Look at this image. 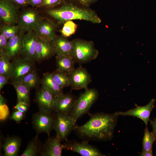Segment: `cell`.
Listing matches in <instances>:
<instances>
[{
  "label": "cell",
  "instance_id": "1",
  "mask_svg": "<svg viewBox=\"0 0 156 156\" xmlns=\"http://www.w3.org/2000/svg\"><path fill=\"white\" fill-rule=\"evenodd\" d=\"M118 116L99 113L91 115L85 124L76 126L74 130L83 140L107 141L112 138Z\"/></svg>",
  "mask_w": 156,
  "mask_h": 156
},
{
  "label": "cell",
  "instance_id": "2",
  "mask_svg": "<svg viewBox=\"0 0 156 156\" xmlns=\"http://www.w3.org/2000/svg\"><path fill=\"white\" fill-rule=\"evenodd\" d=\"M47 14L59 24L69 20H83L94 24L101 23L96 12L90 7L71 0H63L58 5L46 10Z\"/></svg>",
  "mask_w": 156,
  "mask_h": 156
},
{
  "label": "cell",
  "instance_id": "3",
  "mask_svg": "<svg viewBox=\"0 0 156 156\" xmlns=\"http://www.w3.org/2000/svg\"><path fill=\"white\" fill-rule=\"evenodd\" d=\"M72 56L75 62L84 63L95 59L99 52L92 41L77 38L72 40Z\"/></svg>",
  "mask_w": 156,
  "mask_h": 156
},
{
  "label": "cell",
  "instance_id": "4",
  "mask_svg": "<svg viewBox=\"0 0 156 156\" xmlns=\"http://www.w3.org/2000/svg\"><path fill=\"white\" fill-rule=\"evenodd\" d=\"M99 97V93L94 88H87L76 99L69 115L77 120L87 113Z\"/></svg>",
  "mask_w": 156,
  "mask_h": 156
},
{
  "label": "cell",
  "instance_id": "5",
  "mask_svg": "<svg viewBox=\"0 0 156 156\" xmlns=\"http://www.w3.org/2000/svg\"><path fill=\"white\" fill-rule=\"evenodd\" d=\"M55 118L54 112L39 110L34 114L31 123L37 134L44 133L49 137L51 131L54 129Z\"/></svg>",
  "mask_w": 156,
  "mask_h": 156
},
{
  "label": "cell",
  "instance_id": "6",
  "mask_svg": "<svg viewBox=\"0 0 156 156\" xmlns=\"http://www.w3.org/2000/svg\"><path fill=\"white\" fill-rule=\"evenodd\" d=\"M55 114L54 129L56 132V137L61 142L66 141L69 135L76 126L77 121L69 114Z\"/></svg>",
  "mask_w": 156,
  "mask_h": 156
},
{
  "label": "cell",
  "instance_id": "7",
  "mask_svg": "<svg viewBox=\"0 0 156 156\" xmlns=\"http://www.w3.org/2000/svg\"><path fill=\"white\" fill-rule=\"evenodd\" d=\"M35 61L19 56L11 62L10 79L12 81H20L25 76L36 69Z\"/></svg>",
  "mask_w": 156,
  "mask_h": 156
},
{
  "label": "cell",
  "instance_id": "8",
  "mask_svg": "<svg viewBox=\"0 0 156 156\" xmlns=\"http://www.w3.org/2000/svg\"><path fill=\"white\" fill-rule=\"evenodd\" d=\"M63 144L64 149L77 153L82 156H105L96 147L90 144L87 141L67 140Z\"/></svg>",
  "mask_w": 156,
  "mask_h": 156
},
{
  "label": "cell",
  "instance_id": "9",
  "mask_svg": "<svg viewBox=\"0 0 156 156\" xmlns=\"http://www.w3.org/2000/svg\"><path fill=\"white\" fill-rule=\"evenodd\" d=\"M42 18L38 13L31 8L23 11L18 17L17 25L24 31L34 30Z\"/></svg>",
  "mask_w": 156,
  "mask_h": 156
},
{
  "label": "cell",
  "instance_id": "10",
  "mask_svg": "<svg viewBox=\"0 0 156 156\" xmlns=\"http://www.w3.org/2000/svg\"><path fill=\"white\" fill-rule=\"evenodd\" d=\"M70 86L73 90L87 89L91 82L90 75L87 70L81 66L75 69L69 75Z\"/></svg>",
  "mask_w": 156,
  "mask_h": 156
},
{
  "label": "cell",
  "instance_id": "11",
  "mask_svg": "<svg viewBox=\"0 0 156 156\" xmlns=\"http://www.w3.org/2000/svg\"><path fill=\"white\" fill-rule=\"evenodd\" d=\"M55 98L49 90L42 85L36 94V102L39 110L54 112Z\"/></svg>",
  "mask_w": 156,
  "mask_h": 156
},
{
  "label": "cell",
  "instance_id": "12",
  "mask_svg": "<svg viewBox=\"0 0 156 156\" xmlns=\"http://www.w3.org/2000/svg\"><path fill=\"white\" fill-rule=\"evenodd\" d=\"M155 99H152L146 105L140 106H136L135 108L125 112H115L118 116H131L136 117L142 120L147 127L150 120V116L151 112L155 107Z\"/></svg>",
  "mask_w": 156,
  "mask_h": 156
},
{
  "label": "cell",
  "instance_id": "13",
  "mask_svg": "<svg viewBox=\"0 0 156 156\" xmlns=\"http://www.w3.org/2000/svg\"><path fill=\"white\" fill-rule=\"evenodd\" d=\"M17 5L12 0H0V16L5 24L17 22Z\"/></svg>",
  "mask_w": 156,
  "mask_h": 156
},
{
  "label": "cell",
  "instance_id": "14",
  "mask_svg": "<svg viewBox=\"0 0 156 156\" xmlns=\"http://www.w3.org/2000/svg\"><path fill=\"white\" fill-rule=\"evenodd\" d=\"M27 32L23 37L21 55L35 61L38 37L34 30Z\"/></svg>",
  "mask_w": 156,
  "mask_h": 156
},
{
  "label": "cell",
  "instance_id": "15",
  "mask_svg": "<svg viewBox=\"0 0 156 156\" xmlns=\"http://www.w3.org/2000/svg\"><path fill=\"white\" fill-rule=\"evenodd\" d=\"M76 99L73 95L69 93H63L55 96L54 112L69 114Z\"/></svg>",
  "mask_w": 156,
  "mask_h": 156
},
{
  "label": "cell",
  "instance_id": "16",
  "mask_svg": "<svg viewBox=\"0 0 156 156\" xmlns=\"http://www.w3.org/2000/svg\"><path fill=\"white\" fill-rule=\"evenodd\" d=\"M55 54L52 41L38 37L36 48V60L40 62Z\"/></svg>",
  "mask_w": 156,
  "mask_h": 156
},
{
  "label": "cell",
  "instance_id": "17",
  "mask_svg": "<svg viewBox=\"0 0 156 156\" xmlns=\"http://www.w3.org/2000/svg\"><path fill=\"white\" fill-rule=\"evenodd\" d=\"M24 32L21 30L15 36L8 39L7 46L3 51L10 60L21 55Z\"/></svg>",
  "mask_w": 156,
  "mask_h": 156
},
{
  "label": "cell",
  "instance_id": "18",
  "mask_svg": "<svg viewBox=\"0 0 156 156\" xmlns=\"http://www.w3.org/2000/svg\"><path fill=\"white\" fill-rule=\"evenodd\" d=\"M56 137H49L43 144L40 155L42 156H61L64 148L63 144Z\"/></svg>",
  "mask_w": 156,
  "mask_h": 156
},
{
  "label": "cell",
  "instance_id": "19",
  "mask_svg": "<svg viewBox=\"0 0 156 156\" xmlns=\"http://www.w3.org/2000/svg\"><path fill=\"white\" fill-rule=\"evenodd\" d=\"M34 31L38 37L51 41L57 36L55 25L48 19H42Z\"/></svg>",
  "mask_w": 156,
  "mask_h": 156
},
{
  "label": "cell",
  "instance_id": "20",
  "mask_svg": "<svg viewBox=\"0 0 156 156\" xmlns=\"http://www.w3.org/2000/svg\"><path fill=\"white\" fill-rule=\"evenodd\" d=\"M52 43L56 55H66L72 56V41L67 38L61 36H56ZM73 57V56H72Z\"/></svg>",
  "mask_w": 156,
  "mask_h": 156
},
{
  "label": "cell",
  "instance_id": "21",
  "mask_svg": "<svg viewBox=\"0 0 156 156\" xmlns=\"http://www.w3.org/2000/svg\"><path fill=\"white\" fill-rule=\"evenodd\" d=\"M22 140L17 136H9L5 139L2 148L5 156H18Z\"/></svg>",
  "mask_w": 156,
  "mask_h": 156
},
{
  "label": "cell",
  "instance_id": "22",
  "mask_svg": "<svg viewBox=\"0 0 156 156\" xmlns=\"http://www.w3.org/2000/svg\"><path fill=\"white\" fill-rule=\"evenodd\" d=\"M56 69L69 75L75 69V62L73 57L66 55H56Z\"/></svg>",
  "mask_w": 156,
  "mask_h": 156
},
{
  "label": "cell",
  "instance_id": "23",
  "mask_svg": "<svg viewBox=\"0 0 156 156\" xmlns=\"http://www.w3.org/2000/svg\"><path fill=\"white\" fill-rule=\"evenodd\" d=\"M16 93L17 102H23L29 105L30 89L20 81H12Z\"/></svg>",
  "mask_w": 156,
  "mask_h": 156
},
{
  "label": "cell",
  "instance_id": "24",
  "mask_svg": "<svg viewBox=\"0 0 156 156\" xmlns=\"http://www.w3.org/2000/svg\"><path fill=\"white\" fill-rule=\"evenodd\" d=\"M40 82L42 85L49 90L55 96L63 93V89L57 83L51 73H45L43 75Z\"/></svg>",
  "mask_w": 156,
  "mask_h": 156
},
{
  "label": "cell",
  "instance_id": "25",
  "mask_svg": "<svg viewBox=\"0 0 156 156\" xmlns=\"http://www.w3.org/2000/svg\"><path fill=\"white\" fill-rule=\"evenodd\" d=\"M43 144L37 134L28 143L27 146L21 156H36L40 155Z\"/></svg>",
  "mask_w": 156,
  "mask_h": 156
},
{
  "label": "cell",
  "instance_id": "26",
  "mask_svg": "<svg viewBox=\"0 0 156 156\" xmlns=\"http://www.w3.org/2000/svg\"><path fill=\"white\" fill-rule=\"evenodd\" d=\"M19 81L31 90L36 87L40 82L39 76L36 69L26 75Z\"/></svg>",
  "mask_w": 156,
  "mask_h": 156
},
{
  "label": "cell",
  "instance_id": "27",
  "mask_svg": "<svg viewBox=\"0 0 156 156\" xmlns=\"http://www.w3.org/2000/svg\"><path fill=\"white\" fill-rule=\"evenodd\" d=\"M9 57L3 51H0V75L10 77L11 62Z\"/></svg>",
  "mask_w": 156,
  "mask_h": 156
},
{
  "label": "cell",
  "instance_id": "28",
  "mask_svg": "<svg viewBox=\"0 0 156 156\" xmlns=\"http://www.w3.org/2000/svg\"><path fill=\"white\" fill-rule=\"evenodd\" d=\"M54 78L58 85L63 89L70 86L69 76L57 69L51 73Z\"/></svg>",
  "mask_w": 156,
  "mask_h": 156
},
{
  "label": "cell",
  "instance_id": "29",
  "mask_svg": "<svg viewBox=\"0 0 156 156\" xmlns=\"http://www.w3.org/2000/svg\"><path fill=\"white\" fill-rule=\"evenodd\" d=\"M156 139L153 133L150 132L146 127L143 139L142 151H153V144Z\"/></svg>",
  "mask_w": 156,
  "mask_h": 156
},
{
  "label": "cell",
  "instance_id": "30",
  "mask_svg": "<svg viewBox=\"0 0 156 156\" xmlns=\"http://www.w3.org/2000/svg\"><path fill=\"white\" fill-rule=\"evenodd\" d=\"M21 30L18 25L5 24L1 27L0 33L9 39L15 36Z\"/></svg>",
  "mask_w": 156,
  "mask_h": 156
},
{
  "label": "cell",
  "instance_id": "31",
  "mask_svg": "<svg viewBox=\"0 0 156 156\" xmlns=\"http://www.w3.org/2000/svg\"><path fill=\"white\" fill-rule=\"evenodd\" d=\"M63 24L60 31L62 35L68 38L74 34L76 32L77 25L73 21H67Z\"/></svg>",
  "mask_w": 156,
  "mask_h": 156
},
{
  "label": "cell",
  "instance_id": "32",
  "mask_svg": "<svg viewBox=\"0 0 156 156\" xmlns=\"http://www.w3.org/2000/svg\"><path fill=\"white\" fill-rule=\"evenodd\" d=\"M63 0H44L38 7L47 8L54 7L61 3Z\"/></svg>",
  "mask_w": 156,
  "mask_h": 156
},
{
  "label": "cell",
  "instance_id": "33",
  "mask_svg": "<svg viewBox=\"0 0 156 156\" xmlns=\"http://www.w3.org/2000/svg\"><path fill=\"white\" fill-rule=\"evenodd\" d=\"M25 113L18 110H15L12 114L10 119L17 122H20L24 119Z\"/></svg>",
  "mask_w": 156,
  "mask_h": 156
},
{
  "label": "cell",
  "instance_id": "34",
  "mask_svg": "<svg viewBox=\"0 0 156 156\" xmlns=\"http://www.w3.org/2000/svg\"><path fill=\"white\" fill-rule=\"evenodd\" d=\"M29 105L23 102H17L14 107V110H17L22 112L26 113L29 108Z\"/></svg>",
  "mask_w": 156,
  "mask_h": 156
},
{
  "label": "cell",
  "instance_id": "35",
  "mask_svg": "<svg viewBox=\"0 0 156 156\" xmlns=\"http://www.w3.org/2000/svg\"><path fill=\"white\" fill-rule=\"evenodd\" d=\"M8 39L3 34L0 33V51H3L6 48Z\"/></svg>",
  "mask_w": 156,
  "mask_h": 156
},
{
  "label": "cell",
  "instance_id": "36",
  "mask_svg": "<svg viewBox=\"0 0 156 156\" xmlns=\"http://www.w3.org/2000/svg\"><path fill=\"white\" fill-rule=\"evenodd\" d=\"M83 5L90 7L93 4L99 0H71Z\"/></svg>",
  "mask_w": 156,
  "mask_h": 156
},
{
  "label": "cell",
  "instance_id": "37",
  "mask_svg": "<svg viewBox=\"0 0 156 156\" xmlns=\"http://www.w3.org/2000/svg\"><path fill=\"white\" fill-rule=\"evenodd\" d=\"M10 77L5 75H0V91L8 82Z\"/></svg>",
  "mask_w": 156,
  "mask_h": 156
},
{
  "label": "cell",
  "instance_id": "38",
  "mask_svg": "<svg viewBox=\"0 0 156 156\" xmlns=\"http://www.w3.org/2000/svg\"><path fill=\"white\" fill-rule=\"evenodd\" d=\"M18 5L25 7L29 4L28 0H12Z\"/></svg>",
  "mask_w": 156,
  "mask_h": 156
},
{
  "label": "cell",
  "instance_id": "39",
  "mask_svg": "<svg viewBox=\"0 0 156 156\" xmlns=\"http://www.w3.org/2000/svg\"><path fill=\"white\" fill-rule=\"evenodd\" d=\"M44 0H28L29 4L32 6L38 7Z\"/></svg>",
  "mask_w": 156,
  "mask_h": 156
},
{
  "label": "cell",
  "instance_id": "40",
  "mask_svg": "<svg viewBox=\"0 0 156 156\" xmlns=\"http://www.w3.org/2000/svg\"><path fill=\"white\" fill-rule=\"evenodd\" d=\"M149 121L153 128L152 132L156 138V118H154L153 120L150 119Z\"/></svg>",
  "mask_w": 156,
  "mask_h": 156
},
{
  "label": "cell",
  "instance_id": "41",
  "mask_svg": "<svg viewBox=\"0 0 156 156\" xmlns=\"http://www.w3.org/2000/svg\"><path fill=\"white\" fill-rule=\"evenodd\" d=\"M140 155L141 156H153V151H142Z\"/></svg>",
  "mask_w": 156,
  "mask_h": 156
}]
</instances>
